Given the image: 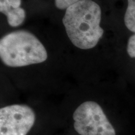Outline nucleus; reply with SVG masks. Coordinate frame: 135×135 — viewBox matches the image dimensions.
Returning a JSON list of instances; mask_svg holds the SVG:
<instances>
[{
  "instance_id": "nucleus-8",
  "label": "nucleus",
  "mask_w": 135,
  "mask_h": 135,
  "mask_svg": "<svg viewBox=\"0 0 135 135\" xmlns=\"http://www.w3.org/2000/svg\"><path fill=\"white\" fill-rule=\"evenodd\" d=\"M127 53L131 58H135V34L130 36L128 40Z\"/></svg>"
},
{
  "instance_id": "nucleus-5",
  "label": "nucleus",
  "mask_w": 135,
  "mask_h": 135,
  "mask_svg": "<svg viewBox=\"0 0 135 135\" xmlns=\"http://www.w3.org/2000/svg\"><path fill=\"white\" fill-rule=\"evenodd\" d=\"M21 4V0H0V11L6 15L11 26H20L26 18V12Z\"/></svg>"
},
{
  "instance_id": "nucleus-3",
  "label": "nucleus",
  "mask_w": 135,
  "mask_h": 135,
  "mask_svg": "<svg viewBox=\"0 0 135 135\" xmlns=\"http://www.w3.org/2000/svg\"><path fill=\"white\" fill-rule=\"evenodd\" d=\"M74 128L81 135H116L103 110L94 101H85L74 112Z\"/></svg>"
},
{
  "instance_id": "nucleus-6",
  "label": "nucleus",
  "mask_w": 135,
  "mask_h": 135,
  "mask_svg": "<svg viewBox=\"0 0 135 135\" xmlns=\"http://www.w3.org/2000/svg\"><path fill=\"white\" fill-rule=\"evenodd\" d=\"M124 21L126 28L135 33V0H128Z\"/></svg>"
},
{
  "instance_id": "nucleus-2",
  "label": "nucleus",
  "mask_w": 135,
  "mask_h": 135,
  "mask_svg": "<svg viewBox=\"0 0 135 135\" xmlns=\"http://www.w3.org/2000/svg\"><path fill=\"white\" fill-rule=\"evenodd\" d=\"M0 57L4 65L22 67L45 61V46L33 34L19 30L7 34L0 40Z\"/></svg>"
},
{
  "instance_id": "nucleus-4",
  "label": "nucleus",
  "mask_w": 135,
  "mask_h": 135,
  "mask_svg": "<svg viewBox=\"0 0 135 135\" xmlns=\"http://www.w3.org/2000/svg\"><path fill=\"white\" fill-rule=\"evenodd\" d=\"M36 115L25 104H13L0 109V135H26L35 124Z\"/></svg>"
},
{
  "instance_id": "nucleus-7",
  "label": "nucleus",
  "mask_w": 135,
  "mask_h": 135,
  "mask_svg": "<svg viewBox=\"0 0 135 135\" xmlns=\"http://www.w3.org/2000/svg\"><path fill=\"white\" fill-rule=\"evenodd\" d=\"M80 0H55L56 6L60 9H66Z\"/></svg>"
},
{
  "instance_id": "nucleus-1",
  "label": "nucleus",
  "mask_w": 135,
  "mask_h": 135,
  "mask_svg": "<svg viewBox=\"0 0 135 135\" xmlns=\"http://www.w3.org/2000/svg\"><path fill=\"white\" fill-rule=\"evenodd\" d=\"M101 10L92 0H80L66 9L63 23L67 35L77 48H94L103 36Z\"/></svg>"
}]
</instances>
